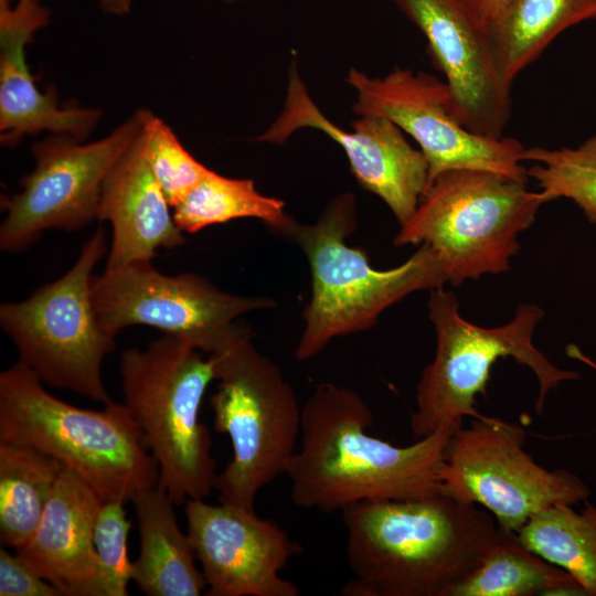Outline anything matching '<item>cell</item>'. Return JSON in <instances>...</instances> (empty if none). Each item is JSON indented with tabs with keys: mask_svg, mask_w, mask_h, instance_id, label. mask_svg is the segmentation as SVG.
<instances>
[{
	"mask_svg": "<svg viewBox=\"0 0 596 596\" xmlns=\"http://www.w3.org/2000/svg\"><path fill=\"white\" fill-rule=\"evenodd\" d=\"M427 40L451 93L454 111L469 130L503 137L511 88L502 79L487 30L460 0H392Z\"/></svg>",
	"mask_w": 596,
	"mask_h": 596,
	"instance_id": "2e32d148",
	"label": "cell"
},
{
	"mask_svg": "<svg viewBox=\"0 0 596 596\" xmlns=\"http://www.w3.org/2000/svg\"><path fill=\"white\" fill-rule=\"evenodd\" d=\"M21 361L0 373V440L33 447L81 476L103 501H132L159 468L125 404L84 409L49 393Z\"/></svg>",
	"mask_w": 596,
	"mask_h": 596,
	"instance_id": "277c9868",
	"label": "cell"
},
{
	"mask_svg": "<svg viewBox=\"0 0 596 596\" xmlns=\"http://www.w3.org/2000/svg\"><path fill=\"white\" fill-rule=\"evenodd\" d=\"M524 441L521 426L491 416L457 427L445 448L440 492L485 507L501 531L514 533L544 509L586 501L578 477L540 466Z\"/></svg>",
	"mask_w": 596,
	"mask_h": 596,
	"instance_id": "30bf717a",
	"label": "cell"
},
{
	"mask_svg": "<svg viewBox=\"0 0 596 596\" xmlns=\"http://www.w3.org/2000/svg\"><path fill=\"white\" fill-rule=\"evenodd\" d=\"M345 82L355 94L354 114L387 118L417 142L428 163V184L454 169L487 170L528 184L525 147L511 137L492 138L466 128L455 115L445 81L401 67L371 77L351 67Z\"/></svg>",
	"mask_w": 596,
	"mask_h": 596,
	"instance_id": "7c38bea8",
	"label": "cell"
},
{
	"mask_svg": "<svg viewBox=\"0 0 596 596\" xmlns=\"http://www.w3.org/2000/svg\"><path fill=\"white\" fill-rule=\"evenodd\" d=\"M137 110L106 137L82 143L57 135L33 146L35 167L22 190L6 199L0 227L2 252H21L46 230L74 231L97 217L104 180L142 129Z\"/></svg>",
	"mask_w": 596,
	"mask_h": 596,
	"instance_id": "4fadbf2b",
	"label": "cell"
},
{
	"mask_svg": "<svg viewBox=\"0 0 596 596\" xmlns=\"http://www.w3.org/2000/svg\"><path fill=\"white\" fill-rule=\"evenodd\" d=\"M172 213L185 233L232 220L257 219L279 236L294 219L285 212L283 200L262 194L253 180L224 177L211 169Z\"/></svg>",
	"mask_w": 596,
	"mask_h": 596,
	"instance_id": "d4e9b609",
	"label": "cell"
},
{
	"mask_svg": "<svg viewBox=\"0 0 596 596\" xmlns=\"http://www.w3.org/2000/svg\"><path fill=\"white\" fill-rule=\"evenodd\" d=\"M50 10L39 0H18L0 13V131L12 146L24 135L51 131L76 140L94 129L102 113L93 108H61L53 93H42L29 71L25 46L45 26Z\"/></svg>",
	"mask_w": 596,
	"mask_h": 596,
	"instance_id": "e0dca14e",
	"label": "cell"
},
{
	"mask_svg": "<svg viewBox=\"0 0 596 596\" xmlns=\"http://www.w3.org/2000/svg\"><path fill=\"white\" fill-rule=\"evenodd\" d=\"M523 159L546 202L572 200L596 228V135L574 148H525Z\"/></svg>",
	"mask_w": 596,
	"mask_h": 596,
	"instance_id": "484cf974",
	"label": "cell"
},
{
	"mask_svg": "<svg viewBox=\"0 0 596 596\" xmlns=\"http://www.w3.org/2000/svg\"><path fill=\"white\" fill-rule=\"evenodd\" d=\"M220 1H224V2H236V1H245V0H220Z\"/></svg>",
	"mask_w": 596,
	"mask_h": 596,
	"instance_id": "1f68e13d",
	"label": "cell"
},
{
	"mask_svg": "<svg viewBox=\"0 0 596 596\" xmlns=\"http://www.w3.org/2000/svg\"><path fill=\"white\" fill-rule=\"evenodd\" d=\"M187 534L201 564L209 596H298L281 577L302 546L255 510L203 499L184 503Z\"/></svg>",
	"mask_w": 596,
	"mask_h": 596,
	"instance_id": "9a60e30c",
	"label": "cell"
},
{
	"mask_svg": "<svg viewBox=\"0 0 596 596\" xmlns=\"http://www.w3.org/2000/svg\"><path fill=\"white\" fill-rule=\"evenodd\" d=\"M306 128L327 135L343 149L359 184L377 195L400 225L412 216L428 185V163L423 152L384 117L359 116L350 131L336 125L311 98L294 60L279 115L253 140L280 146Z\"/></svg>",
	"mask_w": 596,
	"mask_h": 596,
	"instance_id": "5bb4252c",
	"label": "cell"
},
{
	"mask_svg": "<svg viewBox=\"0 0 596 596\" xmlns=\"http://www.w3.org/2000/svg\"><path fill=\"white\" fill-rule=\"evenodd\" d=\"M64 466L26 445L0 440V541L20 549L34 532Z\"/></svg>",
	"mask_w": 596,
	"mask_h": 596,
	"instance_id": "7402d4cb",
	"label": "cell"
},
{
	"mask_svg": "<svg viewBox=\"0 0 596 596\" xmlns=\"http://www.w3.org/2000/svg\"><path fill=\"white\" fill-rule=\"evenodd\" d=\"M545 203L540 191L502 174L448 170L428 184L394 245H428L447 283L458 287L468 279L508 272L521 248L518 236L530 228Z\"/></svg>",
	"mask_w": 596,
	"mask_h": 596,
	"instance_id": "52a82bcc",
	"label": "cell"
},
{
	"mask_svg": "<svg viewBox=\"0 0 596 596\" xmlns=\"http://www.w3.org/2000/svg\"><path fill=\"white\" fill-rule=\"evenodd\" d=\"M533 595L586 593L566 571L525 547L517 533L504 531L473 573L451 593V596Z\"/></svg>",
	"mask_w": 596,
	"mask_h": 596,
	"instance_id": "603a6c76",
	"label": "cell"
},
{
	"mask_svg": "<svg viewBox=\"0 0 596 596\" xmlns=\"http://www.w3.org/2000/svg\"><path fill=\"white\" fill-rule=\"evenodd\" d=\"M356 225L355 196L343 192L315 223L292 219L280 234L304 252L311 274V296L295 349L298 361L315 358L338 337L371 329L384 310L409 294L447 283L436 253L425 244L397 267L374 268L364 251L347 243Z\"/></svg>",
	"mask_w": 596,
	"mask_h": 596,
	"instance_id": "3957f363",
	"label": "cell"
},
{
	"mask_svg": "<svg viewBox=\"0 0 596 596\" xmlns=\"http://www.w3.org/2000/svg\"><path fill=\"white\" fill-rule=\"evenodd\" d=\"M427 307L436 332V351L416 389L411 429L417 438L444 425L462 424L466 416L488 417L476 409V398L486 395L491 368L501 358L510 356L534 373L539 381L535 411L540 415L551 390L581 377L577 372L555 366L533 344L534 330L544 317L538 305L518 306L511 321L493 328L465 320L458 298L443 287L430 290Z\"/></svg>",
	"mask_w": 596,
	"mask_h": 596,
	"instance_id": "ba28073f",
	"label": "cell"
},
{
	"mask_svg": "<svg viewBox=\"0 0 596 596\" xmlns=\"http://www.w3.org/2000/svg\"><path fill=\"white\" fill-rule=\"evenodd\" d=\"M141 140L148 164L170 206H177L210 171L159 117L143 109Z\"/></svg>",
	"mask_w": 596,
	"mask_h": 596,
	"instance_id": "4316f807",
	"label": "cell"
},
{
	"mask_svg": "<svg viewBox=\"0 0 596 596\" xmlns=\"http://www.w3.org/2000/svg\"><path fill=\"white\" fill-rule=\"evenodd\" d=\"M529 550L566 571L587 596H596V507L556 504L534 514L518 532Z\"/></svg>",
	"mask_w": 596,
	"mask_h": 596,
	"instance_id": "cb8c5ba5",
	"label": "cell"
},
{
	"mask_svg": "<svg viewBox=\"0 0 596 596\" xmlns=\"http://www.w3.org/2000/svg\"><path fill=\"white\" fill-rule=\"evenodd\" d=\"M107 249L99 227L68 272L29 298L0 306V324L19 361L51 386L102 404L111 402L102 377L115 337L100 324L92 297L93 270Z\"/></svg>",
	"mask_w": 596,
	"mask_h": 596,
	"instance_id": "9c48e42d",
	"label": "cell"
},
{
	"mask_svg": "<svg viewBox=\"0 0 596 596\" xmlns=\"http://www.w3.org/2000/svg\"><path fill=\"white\" fill-rule=\"evenodd\" d=\"M341 512L353 574L344 596H451L501 535L487 510L443 492Z\"/></svg>",
	"mask_w": 596,
	"mask_h": 596,
	"instance_id": "7a4b0ae2",
	"label": "cell"
},
{
	"mask_svg": "<svg viewBox=\"0 0 596 596\" xmlns=\"http://www.w3.org/2000/svg\"><path fill=\"white\" fill-rule=\"evenodd\" d=\"M373 414L353 390L315 387L301 411L300 441L287 476L302 509L342 511L366 500L422 498L440 492L448 424L400 447L369 434Z\"/></svg>",
	"mask_w": 596,
	"mask_h": 596,
	"instance_id": "6da1fadb",
	"label": "cell"
},
{
	"mask_svg": "<svg viewBox=\"0 0 596 596\" xmlns=\"http://www.w3.org/2000/svg\"><path fill=\"white\" fill-rule=\"evenodd\" d=\"M92 297L103 328L116 337L130 326H149L182 339L205 354L227 345L249 311L276 307L268 297L226 292L193 273L168 276L150 260H136L94 275Z\"/></svg>",
	"mask_w": 596,
	"mask_h": 596,
	"instance_id": "8fae6325",
	"label": "cell"
},
{
	"mask_svg": "<svg viewBox=\"0 0 596 596\" xmlns=\"http://www.w3.org/2000/svg\"><path fill=\"white\" fill-rule=\"evenodd\" d=\"M125 502L103 501L94 526L96 572L84 596H127L132 562L128 557V533Z\"/></svg>",
	"mask_w": 596,
	"mask_h": 596,
	"instance_id": "83f0119b",
	"label": "cell"
},
{
	"mask_svg": "<svg viewBox=\"0 0 596 596\" xmlns=\"http://www.w3.org/2000/svg\"><path fill=\"white\" fill-rule=\"evenodd\" d=\"M589 19H596V0H510L487 31L504 83L512 87L558 34Z\"/></svg>",
	"mask_w": 596,
	"mask_h": 596,
	"instance_id": "44dd1931",
	"label": "cell"
},
{
	"mask_svg": "<svg viewBox=\"0 0 596 596\" xmlns=\"http://www.w3.org/2000/svg\"><path fill=\"white\" fill-rule=\"evenodd\" d=\"M142 130V129H141ZM145 156L141 131L106 175L97 217L113 228L106 268L151 260L185 240Z\"/></svg>",
	"mask_w": 596,
	"mask_h": 596,
	"instance_id": "ac0fdd59",
	"label": "cell"
},
{
	"mask_svg": "<svg viewBox=\"0 0 596 596\" xmlns=\"http://www.w3.org/2000/svg\"><path fill=\"white\" fill-rule=\"evenodd\" d=\"M140 551L131 581L148 596H198L206 590L189 536L175 518L173 501L159 483L131 501Z\"/></svg>",
	"mask_w": 596,
	"mask_h": 596,
	"instance_id": "ffe728a7",
	"label": "cell"
},
{
	"mask_svg": "<svg viewBox=\"0 0 596 596\" xmlns=\"http://www.w3.org/2000/svg\"><path fill=\"white\" fill-rule=\"evenodd\" d=\"M134 0H97L100 8L110 14L125 15L129 13Z\"/></svg>",
	"mask_w": 596,
	"mask_h": 596,
	"instance_id": "4dcf8cb0",
	"label": "cell"
},
{
	"mask_svg": "<svg viewBox=\"0 0 596 596\" xmlns=\"http://www.w3.org/2000/svg\"><path fill=\"white\" fill-rule=\"evenodd\" d=\"M211 355L217 381L210 396L213 428L232 445L214 490L220 502L253 511L259 490L288 471L302 406L280 366L256 349L247 326Z\"/></svg>",
	"mask_w": 596,
	"mask_h": 596,
	"instance_id": "8992f818",
	"label": "cell"
},
{
	"mask_svg": "<svg viewBox=\"0 0 596 596\" xmlns=\"http://www.w3.org/2000/svg\"><path fill=\"white\" fill-rule=\"evenodd\" d=\"M0 596H62L61 590L39 575L18 553L0 549Z\"/></svg>",
	"mask_w": 596,
	"mask_h": 596,
	"instance_id": "f1b7e54d",
	"label": "cell"
},
{
	"mask_svg": "<svg viewBox=\"0 0 596 596\" xmlns=\"http://www.w3.org/2000/svg\"><path fill=\"white\" fill-rule=\"evenodd\" d=\"M124 404L159 468V486L174 505L214 490L216 462L209 428L200 419L215 380L213 355L164 334L146 349L120 354Z\"/></svg>",
	"mask_w": 596,
	"mask_h": 596,
	"instance_id": "5b68a950",
	"label": "cell"
},
{
	"mask_svg": "<svg viewBox=\"0 0 596 596\" xmlns=\"http://www.w3.org/2000/svg\"><path fill=\"white\" fill-rule=\"evenodd\" d=\"M510 0H460L480 26L488 29L498 20Z\"/></svg>",
	"mask_w": 596,
	"mask_h": 596,
	"instance_id": "f546056e",
	"label": "cell"
},
{
	"mask_svg": "<svg viewBox=\"0 0 596 596\" xmlns=\"http://www.w3.org/2000/svg\"><path fill=\"white\" fill-rule=\"evenodd\" d=\"M102 503L81 476L64 467L34 532L15 550L62 596H84L95 575L94 526Z\"/></svg>",
	"mask_w": 596,
	"mask_h": 596,
	"instance_id": "d6986e66",
	"label": "cell"
}]
</instances>
